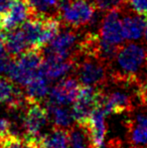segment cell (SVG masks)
Here are the masks:
<instances>
[{
  "label": "cell",
  "mask_w": 147,
  "mask_h": 148,
  "mask_svg": "<svg viewBox=\"0 0 147 148\" xmlns=\"http://www.w3.org/2000/svg\"><path fill=\"white\" fill-rule=\"evenodd\" d=\"M81 34L76 28H65L43 47L44 58H55L61 60H77L81 53Z\"/></svg>",
  "instance_id": "obj_5"
},
{
  "label": "cell",
  "mask_w": 147,
  "mask_h": 148,
  "mask_svg": "<svg viewBox=\"0 0 147 148\" xmlns=\"http://www.w3.org/2000/svg\"><path fill=\"white\" fill-rule=\"evenodd\" d=\"M7 56H8V53H7V51H6V47H5V39H4V36H2V35L0 34V60L7 57Z\"/></svg>",
  "instance_id": "obj_26"
},
{
  "label": "cell",
  "mask_w": 147,
  "mask_h": 148,
  "mask_svg": "<svg viewBox=\"0 0 147 148\" xmlns=\"http://www.w3.org/2000/svg\"><path fill=\"white\" fill-rule=\"evenodd\" d=\"M143 40H144V42H145V45H146V47H147V23H146V27H145V30H144Z\"/></svg>",
  "instance_id": "obj_27"
},
{
  "label": "cell",
  "mask_w": 147,
  "mask_h": 148,
  "mask_svg": "<svg viewBox=\"0 0 147 148\" xmlns=\"http://www.w3.org/2000/svg\"><path fill=\"white\" fill-rule=\"evenodd\" d=\"M74 72L75 77L83 86L104 88L108 84V62L96 56H79Z\"/></svg>",
  "instance_id": "obj_3"
},
{
  "label": "cell",
  "mask_w": 147,
  "mask_h": 148,
  "mask_svg": "<svg viewBox=\"0 0 147 148\" xmlns=\"http://www.w3.org/2000/svg\"><path fill=\"white\" fill-rule=\"evenodd\" d=\"M42 60L43 56L39 53V49H29L12 59L5 76L20 87H25L32 79L39 75Z\"/></svg>",
  "instance_id": "obj_4"
},
{
  "label": "cell",
  "mask_w": 147,
  "mask_h": 148,
  "mask_svg": "<svg viewBox=\"0 0 147 148\" xmlns=\"http://www.w3.org/2000/svg\"><path fill=\"white\" fill-rule=\"evenodd\" d=\"M76 60H61L55 58H44L39 69V75L49 81H57L67 77L74 71Z\"/></svg>",
  "instance_id": "obj_13"
},
{
  "label": "cell",
  "mask_w": 147,
  "mask_h": 148,
  "mask_svg": "<svg viewBox=\"0 0 147 148\" xmlns=\"http://www.w3.org/2000/svg\"><path fill=\"white\" fill-rule=\"evenodd\" d=\"M80 82L74 76L63 78L51 89L45 104L67 106L74 104L80 91Z\"/></svg>",
  "instance_id": "obj_11"
},
{
  "label": "cell",
  "mask_w": 147,
  "mask_h": 148,
  "mask_svg": "<svg viewBox=\"0 0 147 148\" xmlns=\"http://www.w3.org/2000/svg\"><path fill=\"white\" fill-rule=\"evenodd\" d=\"M16 0H0V15L3 17L12 7Z\"/></svg>",
  "instance_id": "obj_25"
},
{
  "label": "cell",
  "mask_w": 147,
  "mask_h": 148,
  "mask_svg": "<svg viewBox=\"0 0 147 148\" xmlns=\"http://www.w3.org/2000/svg\"><path fill=\"white\" fill-rule=\"evenodd\" d=\"M42 143L44 148H69V129L53 126L51 130L42 136Z\"/></svg>",
  "instance_id": "obj_20"
},
{
  "label": "cell",
  "mask_w": 147,
  "mask_h": 148,
  "mask_svg": "<svg viewBox=\"0 0 147 148\" xmlns=\"http://www.w3.org/2000/svg\"><path fill=\"white\" fill-rule=\"evenodd\" d=\"M69 134L71 148H89V142L86 133L79 125H73L69 129Z\"/></svg>",
  "instance_id": "obj_21"
},
{
  "label": "cell",
  "mask_w": 147,
  "mask_h": 148,
  "mask_svg": "<svg viewBox=\"0 0 147 148\" xmlns=\"http://www.w3.org/2000/svg\"><path fill=\"white\" fill-rule=\"evenodd\" d=\"M146 69H147V62H146Z\"/></svg>",
  "instance_id": "obj_29"
},
{
  "label": "cell",
  "mask_w": 147,
  "mask_h": 148,
  "mask_svg": "<svg viewBox=\"0 0 147 148\" xmlns=\"http://www.w3.org/2000/svg\"><path fill=\"white\" fill-rule=\"evenodd\" d=\"M95 7L102 12H107L112 9H121L127 0H91Z\"/></svg>",
  "instance_id": "obj_22"
},
{
  "label": "cell",
  "mask_w": 147,
  "mask_h": 148,
  "mask_svg": "<svg viewBox=\"0 0 147 148\" xmlns=\"http://www.w3.org/2000/svg\"><path fill=\"white\" fill-rule=\"evenodd\" d=\"M118 89H106L104 87V101L103 109L107 114L131 113L134 111V104L132 95L125 91L126 85L124 83H114Z\"/></svg>",
  "instance_id": "obj_8"
},
{
  "label": "cell",
  "mask_w": 147,
  "mask_h": 148,
  "mask_svg": "<svg viewBox=\"0 0 147 148\" xmlns=\"http://www.w3.org/2000/svg\"><path fill=\"white\" fill-rule=\"evenodd\" d=\"M105 116L106 113L101 106L97 108L86 121L81 124H77L86 133L89 148H103L104 146L105 136L107 133Z\"/></svg>",
  "instance_id": "obj_10"
},
{
  "label": "cell",
  "mask_w": 147,
  "mask_h": 148,
  "mask_svg": "<svg viewBox=\"0 0 147 148\" xmlns=\"http://www.w3.org/2000/svg\"><path fill=\"white\" fill-rule=\"evenodd\" d=\"M24 88V93L28 99L43 102L46 101L49 94V80L41 75H37Z\"/></svg>",
  "instance_id": "obj_19"
},
{
  "label": "cell",
  "mask_w": 147,
  "mask_h": 148,
  "mask_svg": "<svg viewBox=\"0 0 147 148\" xmlns=\"http://www.w3.org/2000/svg\"><path fill=\"white\" fill-rule=\"evenodd\" d=\"M127 4L132 12L147 17V0H127Z\"/></svg>",
  "instance_id": "obj_23"
},
{
  "label": "cell",
  "mask_w": 147,
  "mask_h": 148,
  "mask_svg": "<svg viewBox=\"0 0 147 148\" xmlns=\"http://www.w3.org/2000/svg\"><path fill=\"white\" fill-rule=\"evenodd\" d=\"M122 16L121 9L109 10L101 19L99 27V37L117 47H121L125 41Z\"/></svg>",
  "instance_id": "obj_9"
},
{
  "label": "cell",
  "mask_w": 147,
  "mask_h": 148,
  "mask_svg": "<svg viewBox=\"0 0 147 148\" xmlns=\"http://www.w3.org/2000/svg\"><path fill=\"white\" fill-rule=\"evenodd\" d=\"M4 39L7 53L12 58L18 57L30 49L29 45L20 27L8 30L4 35Z\"/></svg>",
  "instance_id": "obj_16"
},
{
  "label": "cell",
  "mask_w": 147,
  "mask_h": 148,
  "mask_svg": "<svg viewBox=\"0 0 147 148\" xmlns=\"http://www.w3.org/2000/svg\"><path fill=\"white\" fill-rule=\"evenodd\" d=\"M31 11V16L38 18L59 17V0H25Z\"/></svg>",
  "instance_id": "obj_17"
},
{
  "label": "cell",
  "mask_w": 147,
  "mask_h": 148,
  "mask_svg": "<svg viewBox=\"0 0 147 148\" xmlns=\"http://www.w3.org/2000/svg\"><path fill=\"white\" fill-rule=\"evenodd\" d=\"M147 49L138 41H128L119 47L111 62V79L113 82L138 81L140 74L146 68Z\"/></svg>",
  "instance_id": "obj_1"
},
{
  "label": "cell",
  "mask_w": 147,
  "mask_h": 148,
  "mask_svg": "<svg viewBox=\"0 0 147 148\" xmlns=\"http://www.w3.org/2000/svg\"><path fill=\"white\" fill-rule=\"evenodd\" d=\"M3 28V24H2V16L0 15V30Z\"/></svg>",
  "instance_id": "obj_28"
},
{
  "label": "cell",
  "mask_w": 147,
  "mask_h": 148,
  "mask_svg": "<svg viewBox=\"0 0 147 148\" xmlns=\"http://www.w3.org/2000/svg\"><path fill=\"white\" fill-rule=\"evenodd\" d=\"M49 115L45 104L43 102L28 99L26 97V104L23 112V136L22 139L41 138V130L46 126Z\"/></svg>",
  "instance_id": "obj_6"
},
{
  "label": "cell",
  "mask_w": 147,
  "mask_h": 148,
  "mask_svg": "<svg viewBox=\"0 0 147 148\" xmlns=\"http://www.w3.org/2000/svg\"><path fill=\"white\" fill-rule=\"evenodd\" d=\"M29 15L31 11L25 0H16L9 11L2 17V24L5 30H11L21 26Z\"/></svg>",
  "instance_id": "obj_15"
},
{
  "label": "cell",
  "mask_w": 147,
  "mask_h": 148,
  "mask_svg": "<svg viewBox=\"0 0 147 148\" xmlns=\"http://www.w3.org/2000/svg\"><path fill=\"white\" fill-rule=\"evenodd\" d=\"M104 88L91 86L81 87L78 97L72 107L75 123H83L92 115L97 108L101 107L104 101Z\"/></svg>",
  "instance_id": "obj_7"
},
{
  "label": "cell",
  "mask_w": 147,
  "mask_h": 148,
  "mask_svg": "<svg viewBox=\"0 0 147 148\" xmlns=\"http://www.w3.org/2000/svg\"><path fill=\"white\" fill-rule=\"evenodd\" d=\"M125 126L129 144L133 148H147V114L139 112L131 115Z\"/></svg>",
  "instance_id": "obj_12"
},
{
  "label": "cell",
  "mask_w": 147,
  "mask_h": 148,
  "mask_svg": "<svg viewBox=\"0 0 147 148\" xmlns=\"http://www.w3.org/2000/svg\"><path fill=\"white\" fill-rule=\"evenodd\" d=\"M45 106L49 111V119L53 122V126L66 129H70L73 126L75 118L72 109H68L62 105L55 104H45Z\"/></svg>",
  "instance_id": "obj_18"
},
{
  "label": "cell",
  "mask_w": 147,
  "mask_h": 148,
  "mask_svg": "<svg viewBox=\"0 0 147 148\" xmlns=\"http://www.w3.org/2000/svg\"><path fill=\"white\" fill-rule=\"evenodd\" d=\"M147 17L135 12L125 13L122 16V25L125 40L139 41L143 38L146 27Z\"/></svg>",
  "instance_id": "obj_14"
},
{
  "label": "cell",
  "mask_w": 147,
  "mask_h": 148,
  "mask_svg": "<svg viewBox=\"0 0 147 148\" xmlns=\"http://www.w3.org/2000/svg\"><path fill=\"white\" fill-rule=\"evenodd\" d=\"M13 134L14 133L12 132L11 121L5 118H0V145Z\"/></svg>",
  "instance_id": "obj_24"
},
{
  "label": "cell",
  "mask_w": 147,
  "mask_h": 148,
  "mask_svg": "<svg viewBox=\"0 0 147 148\" xmlns=\"http://www.w3.org/2000/svg\"><path fill=\"white\" fill-rule=\"evenodd\" d=\"M97 8L90 0H59V18L68 27L82 28L98 20Z\"/></svg>",
  "instance_id": "obj_2"
}]
</instances>
